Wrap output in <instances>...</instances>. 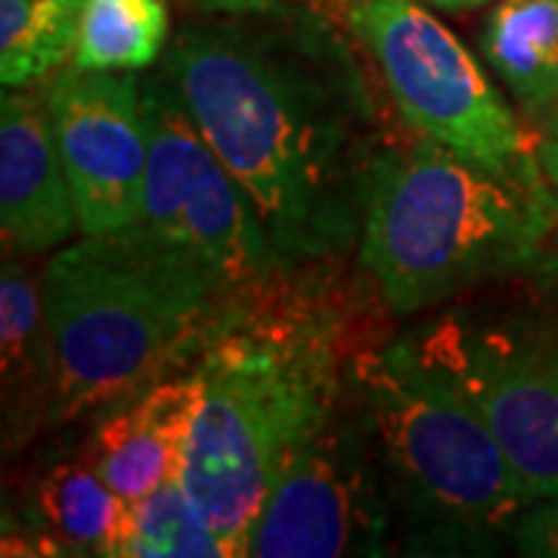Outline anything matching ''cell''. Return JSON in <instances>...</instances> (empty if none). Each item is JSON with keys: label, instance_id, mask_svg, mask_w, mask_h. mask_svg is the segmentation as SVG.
Here are the masks:
<instances>
[{"label": "cell", "instance_id": "obj_1", "mask_svg": "<svg viewBox=\"0 0 558 558\" xmlns=\"http://www.w3.org/2000/svg\"><path fill=\"white\" fill-rule=\"evenodd\" d=\"M159 72L255 202L289 270L357 248L373 168L395 137L369 65L304 3L183 22Z\"/></svg>", "mask_w": 558, "mask_h": 558}, {"label": "cell", "instance_id": "obj_2", "mask_svg": "<svg viewBox=\"0 0 558 558\" xmlns=\"http://www.w3.org/2000/svg\"><path fill=\"white\" fill-rule=\"evenodd\" d=\"M311 270L230 301L193 357L202 395L180 481L233 556H245L270 487L339 400L363 344Z\"/></svg>", "mask_w": 558, "mask_h": 558}, {"label": "cell", "instance_id": "obj_3", "mask_svg": "<svg viewBox=\"0 0 558 558\" xmlns=\"http://www.w3.org/2000/svg\"><path fill=\"white\" fill-rule=\"evenodd\" d=\"M558 240L539 159L494 168L438 140L391 137L373 168L357 264L395 317H418L537 260Z\"/></svg>", "mask_w": 558, "mask_h": 558}, {"label": "cell", "instance_id": "obj_4", "mask_svg": "<svg viewBox=\"0 0 558 558\" xmlns=\"http://www.w3.org/2000/svg\"><path fill=\"white\" fill-rule=\"evenodd\" d=\"M40 286L60 357L53 432L190 363L220 311L240 299L137 223L65 242Z\"/></svg>", "mask_w": 558, "mask_h": 558}, {"label": "cell", "instance_id": "obj_5", "mask_svg": "<svg viewBox=\"0 0 558 558\" xmlns=\"http://www.w3.org/2000/svg\"><path fill=\"white\" fill-rule=\"evenodd\" d=\"M348 381L373 432L398 553H506L527 497L475 407L425 369L398 336L363 341L348 363Z\"/></svg>", "mask_w": 558, "mask_h": 558}, {"label": "cell", "instance_id": "obj_6", "mask_svg": "<svg viewBox=\"0 0 558 558\" xmlns=\"http://www.w3.org/2000/svg\"><path fill=\"white\" fill-rule=\"evenodd\" d=\"M398 339L475 407L527 502L558 494V240L506 277L418 314Z\"/></svg>", "mask_w": 558, "mask_h": 558}, {"label": "cell", "instance_id": "obj_7", "mask_svg": "<svg viewBox=\"0 0 558 558\" xmlns=\"http://www.w3.org/2000/svg\"><path fill=\"white\" fill-rule=\"evenodd\" d=\"M344 25L376 65L407 131L494 168L537 161V137L428 3L348 0Z\"/></svg>", "mask_w": 558, "mask_h": 558}, {"label": "cell", "instance_id": "obj_8", "mask_svg": "<svg viewBox=\"0 0 558 558\" xmlns=\"http://www.w3.org/2000/svg\"><path fill=\"white\" fill-rule=\"evenodd\" d=\"M140 84L149 156L134 223L199 260L240 299L295 274L277 255L255 202L202 137L165 75L156 69Z\"/></svg>", "mask_w": 558, "mask_h": 558}, {"label": "cell", "instance_id": "obj_9", "mask_svg": "<svg viewBox=\"0 0 558 558\" xmlns=\"http://www.w3.org/2000/svg\"><path fill=\"white\" fill-rule=\"evenodd\" d=\"M398 527L366 413L351 381L301 440L252 524V558H381Z\"/></svg>", "mask_w": 558, "mask_h": 558}, {"label": "cell", "instance_id": "obj_10", "mask_svg": "<svg viewBox=\"0 0 558 558\" xmlns=\"http://www.w3.org/2000/svg\"><path fill=\"white\" fill-rule=\"evenodd\" d=\"M44 94L81 233L131 227L143 205L149 156L140 78L65 65L44 84Z\"/></svg>", "mask_w": 558, "mask_h": 558}, {"label": "cell", "instance_id": "obj_11", "mask_svg": "<svg viewBox=\"0 0 558 558\" xmlns=\"http://www.w3.org/2000/svg\"><path fill=\"white\" fill-rule=\"evenodd\" d=\"M40 459L13 515L3 512V556L121 558L131 502L109 487L84 447L81 425Z\"/></svg>", "mask_w": 558, "mask_h": 558}, {"label": "cell", "instance_id": "obj_12", "mask_svg": "<svg viewBox=\"0 0 558 558\" xmlns=\"http://www.w3.org/2000/svg\"><path fill=\"white\" fill-rule=\"evenodd\" d=\"M199 395L190 360L78 422L94 465L124 502H137L180 478Z\"/></svg>", "mask_w": 558, "mask_h": 558}, {"label": "cell", "instance_id": "obj_13", "mask_svg": "<svg viewBox=\"0 0 558 558\" xmlns=\"http://www.w3.org/2000/svg\"><path fill=\"white\" fill-rule=\"evenodd\" d=\"M81 230L75 196L53 137L47 94L3 87L0 97V233L13 255L62 248Z\"/></svg>", "mask_w": 558, "mask_h": 558}, {"label": "cell", "instance_id": "obj_14", "mask_svg": "<svg viewBox=\"0 0 558 558\" xmlns=\"http://www.w3.org/2000/svg\"><path fill=\"white\" fill-rule=\"evenodd\" d=\"M60 385L57 341L44 307V286L25 255L3 252L0 267V428L13 453L50 428Z\"/></svg>", "mask_w": 558, "mask_h": 558}, {"label": "cell", "instance_id": "obj_15", "mask_svg": "<svg viewBox=\"0 0 558 558\" xmlns=\"http://www.w3.org/2000/svg\"><path fill=\"white\" fill-rule=\"evenodd\" d=\"M478 50L539 134L558 109V0H499Z\"/></svg>", "mask_w": 558, "mask_h": 558}, {"label": "cell", "instance_id": "obj_16", "mask_svg": "<svg viewBox=\"0 0 558 558\" xmlns=\"http://www.w3.org/2000/svg\"><path fill=\"white\" fill-rule=\"evenodd\" d=\"M84 0H0V81L35 87L50 81L78 47Z\"/></svg>", "mask_w": 558, "mask_h": 558}, {"label": "cell", "instance_id": "obj_17", "mask_svg": "<svg viewBox=\"0 0 558 558\" xmlns=\"http://www.w3.org/2000/svg\"><path fill=\"white\" fill-rule=\"evenodd\" d=\"M168 50L161 0H84L72 65L90 72H143Z\"/></svg>", "mask_w": 558, "mask_h": 558}, {"label": "cell", "instance_id": "obj_18", "mask_svg": "<svg viewBox=\"0 0 558 558\" xmlns=\"http://www.w3.org/2000/svg\"><path fill=\"white\" fill-rule=\"evenodd\" d=\"M121 558H233V553L183 481L174 478L131 502Z\"/></svg>", "mask_w": 558, "mask_h": 558}, {"label": "cell", "instance_id": "obj_19", "mask_svg": "<svg viewBox=\"0 0 558 558\" xmlns=\"http://www.w3.org/2000/svg\"><path fill=\"white\" fill-rule=\"evenodd\" d=\"M509 553L524 558H558V494L527 502L512 524Z\"/></svg>", "mask_w": 558, "mask_h": 558}, {"label": "cell", "instance_id": "obj_20", "mask_svg": "<svg viewBox=\"0 0 558 558\" xmlns=\"http://www.w3.org/2000/svg\"><path fill=\"white\" fill-rule=\"evenodd\" d=\"M537 159L543 174H546V183L556 196L558 208V128H546L537 134Z\"/></svg>", "mask_w": 558, "mask_h": 558}, {"label": "cell", "instance_id": "obj_21", "mask_svg": "<svg viewBox=\"0 0 558 558\" xmlns=\"http://www.w3.org/2000/svg\"><path fill=\"white\" fill-rule=\"evenodd\" d=\"M205 13H252V10H274V7H292L304 0H199Z\"/></svg>", "mask_w": 558, "mask_h": 558}, {"label": "cell", "instance_id": "obj_22", "mask_svg": "<svg viewBox=\"0 0 558 558\" xmlns=\"http://www.w3.org/2000/svg\"><path fill=\"white\" fill-rule=\"evenodd\" d=\"M422 3H428L432 10H444V13H465V10H478L494 0H422Z\"/></svg>", "mask_w": 558, "mask_h": 558}, {"label": "cell", "instance_id": "obj_23", "mask_svg": "<svg viewBox=\"0 0 558 558\" xmlns=\"http://www.w3.org/2000/svg\"><path fill=\"white\" fill-rule=\"evenodd\" d=\"M546 128H558V109H556V116L549 119V124H546ZM546 128H543V131H546Z\"/></svg>", "mask_w": 558, "mask_h": 558}]
</instances>
